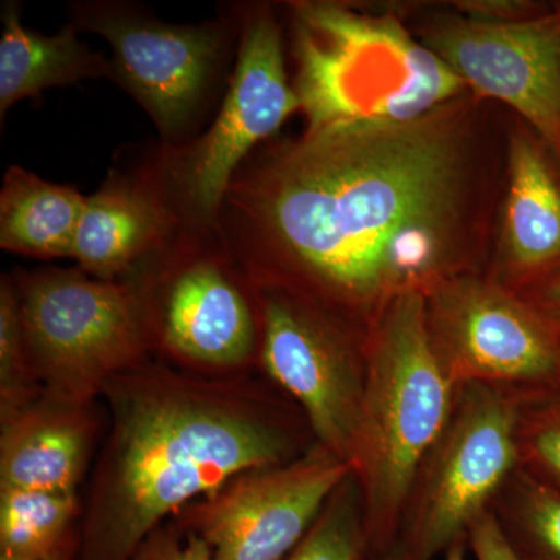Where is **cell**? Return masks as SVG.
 I'll return each mask as SVG.
<instances>
[{
  "mask_svg": "<svg viewBox=\"0 0 560 560\" xmlns=\"http://www.w3.org/2000/svg\"><path fill=\"white\" fill-rule=\"evenodd\" d=\"M86 195L11 165L0 189V248L33 259H72Z\"/></svg>",
  "mask_w": 560,
  "mask_h": 560,
  "instance_id": "18",
  "label": "cell"
},
{
  "mask_svg": "<svg viewBox=\"0 0 560 560\" xmlns=\"http://www.w3.org/2000/svg\"><path fill=\"white\" fill-rule=\"evenodd\" d=\"M425 294H397L364 334L363 410L352 471L363 493L371 551L393 544L420 467L458 396L431 342Z\"/></svg>",
  "mask_w": 560,
  "mask_h": 560,
  "instance_id": "3",
  "label": "cell"
},
{
  "mask_svg": "<svg viewBox=\"0 0 560 560\" xmlns=\"http://www.w3.org/2000/svg\"><path fill=\"white\" fill-rule=\"evenodd\" d=\"M234 9L237 55L215 117L197 138L176 147L158 143L136 165L187 230L215 228L221 202L242 165L301 110L275 10L259 2Z\"/></svg>",
  "mask_w": 560,
  "mask_h": 560,
  "instance_id": "5",
  "label": "cell"
},
{
  "mask_svg": "<svg viewBox=\"0 0 560 560\" xmlns=\"http://www.w3.org/2000/svg\"><path fill=\"white\" fill-rule=\"evenodd\" d=\"M293 88L305 130L420 119L469 88L394 14L290 3Z\"/></svg>",
  "mask_w": 560,
  "mask_h": 560,
  "instance_id": "4",
  "label": "cell"
},
{
  "mask_svg": "<svg viewBox=\"0 0 560 560\" xmlns=\"http://www.w3.org/2000/svg\"><path fill=\"white\" fill-rule=\"evenodd\" d=\"M418 38L475 97L517 110L560 165V5L521 20L447 14Z\"/></svg>",
  "mask_w": 560,
  "mask_h": 560,
  "instance_id": "11",
  "label": "cell"
},
{
  "mask_svg": "<svg viewBox=\"0 0 560 560\" xmlns=\"http://www.w3.org/2000/svg\"><path fill=\"white\" fill-rule=\"evenodd\" d=\"M529 445L541 466L560 480V412L537 427Z\"/></svg>",
  "mask_w": 560,
  "mask_h": 560,
  "instance_id": "25",
  "label": "cell"
},
{
  "mask_svg": "<svg viewBox=\"0 0 560 560\" xmlns=\"http://www.w3.org/2000/svg\"><path fill=\"white\" fill-rule=\"evenodd\" d=\"M467 540L477 560H521L504 536L495 512L488 511L470 526Z\"/></svg>",
  "mask_w": 560,
  "mask_h": 560,
  "instance_id": "24",
  "label": "cell"
},
{
  "mask_svg": "<svg viewBox=\"0 0 560 560\" xmlns=\"http://www.w3.org/2000/svg\"><path fill=\"white\" fill-rule=\"evenodd\" d=\"M431 342L456 385L545 381L560 368V330L499 280L464 272L427 291Z\"/></svg>",
  "mask_w": 560,
  "mask_h": 560,
  "instance_id": "12",
  "label": "cell"
},
{
  "mask_svg": "<svg viewBox=\"0 0 560 560\" xmlns=\"http://www.w3.org/2000/svg\"><path fill=\"white\" fill-rule=\"evenodd\" d=\"M517 408L493 385H460L440 440L422 467L405 510L404 540L394 560H433L474 525L506 482L521 456Z\"/></svg>",
  "mask_w": 560,
  "mask_h": 560,
  "instance_id": "9",
  "label": "cell"
},
{
  "mask_svg": "<svg viewBox=\"0 0 560 560\" xmlns=\"http://www.w3.org/2000/svg\"><path fill=\"white\" fill-rule=\"evenodd\" d=\"M259 366L307 420L313 440L352 467L364 397L359 335L313 302L279 287L257 285Z\"/></svg>",
  "mask_w": 560,
  "mask_h": 560,
  "instance_id": "10",
  "label": "cell"
},
{
  "mask_svg": "<svg viewBox=\"0 0 560 560\" xmlns=\"http://www.w3.org/2000/svg\"><path fill=\"white\" fill-rule=\"evenodd\" d=\"M179 224L138 168H113L86 195L72 259L95 279L124 280L161 249Z\"/></svg>",
  "mask_w": 560,
  "mask_h": 560,
  "instance_id": "15",
  "label": "cell"
},
{
  "mask_svg": "<svg viewBox=\"0 0 560 560\" xmlns=\"http://www.w3.org/2000/svg\"><path fill=\"white\" fill-rule=\"evenodd\" d=\"M102 431L97 401L79 404L43 393L0 425V489L80 492L97 458Z\"/></svg>",
  "mask_w": 560,
  "mask_h": 560,
  "instance_id": "14",
  "label": "cell"
},
{
  "mask_svg": "<svg viewBox=\"0 0 560 560\" xmlns=\"http://www.w3.org/2000/svg\"><path fill=\"white\" fill-rule=\"evenodd\" d=\"M511 492L503 488L504 536L521 560H560V493L533 478L515 480Z\"/></svg>",
  "mask_w": 560,
  "mask_h": 560,
  "instance_id": "21",
  "label": "cell"
},
{
  "mask_svg": "<svg viewBox=\"0 0 560 560\" xmlns=\"http://www.w3.org/2000/svg\"><path fill=\"white\" fill-rule=\"evenodd\" d=\"M33 368L9 272L0 279V425L10 422L43 396Z\"/></svg>",
  "mask_w": 560,
  "mask_h": 560,
  "instance_id": "22",
  "label": "cell"
},
{
  "mask_svg": "<svg viewBox=\"0 0 560 560\" xmlns=\"http://www.w3.org/2000/svg\"><path fill=\"white\" fill-rule=\"evenodd\" d=\"M79 541L80 534L73 539H70L68 544L62 545L60 550L51 552L50 556H46V558H40L36 560H75L77 550H79ZM0 560H9V559H0Z\"/></svg>",
  "mask_w": 560,
  "mask_h": 560,
  "instance_id": "27",
  "label": "cell"
},
{
  "mask_svg": "<svg viewBox=\"0 0 560 560\" xmlns=\"http://www.w3.org/2000/svg\"><path fill=\"white\" fill-rule=\"evenodd\" d=\"M385 560L394 559L388 555V558H385ZM444 560H466V540L456 541L452 548H448V550L445 551Z\"/></svg>",
  "mask_w": 560,
  "mask_h": 560,
  "instance_id": "28",
  "label": "cell"
},
{
  "mask_svg": "<svg viewBox=\"0 0 560 560\" xmlns=\"http://www.w3.org/2000/svg\"><path fill=\"white\" fill-rule=\"evenodd\" d=\"M80 492L0 489V559L36 560L79 536Z\"/></svg>",
  "mask_w": 560,
  "mask_h": 560,
  "instance_id": "19",
  "label": "cell"
},
{
  "mask_svg": "<svg viewBox=\"0 0 560 560\" xmlns=\"http://www.w3.org/2000/svg\"><path fill=\"white\" fill-rule=\"evenodd\" d=\"M22 334L44 393L79 404L154 359L138 283L77 268L9 272Z\"/></svg>",
  "mask_w": 560,
  "mask_h": 560,
  "instance_id": "7",
  "label": "cell"
},
{
  "mask_svg": "<svg viewBox=\"0 0 560 560\" xmlns=\"http://www.w3.org/2000/svg\"><path fill=\"white\" fill-rule=\"evenodd\" d=\"M350 474L315 442L289 463L238 475L173 518L209 545L210 560H282Z\"/></svg>",
  "mask_w": 560,
  "mask_h": 560,
  "instance_id": "13",
  "label": "cell"
},
{
  "mask_svg": "<svg viewBox=\"0 0 560 560\" xmlns=\"http://www.w3.org/2000/svg\"><path fill=\"white\" fill-rule=\"evenodd\" d=\"M508 283H536L560 270V165L530 128L508 143V189L499 237Z\"/></svg>",
  "mask_w": 560,
  "mask_h": 560,
  "instance_id": "16",
  "label": "cell"
},
{
  "mask_svg": "<svg viewBox=\"0 0 560 560\" xmlns=\"http://www.w3.org/2000/svg\"><path fill=\"white\" fill-rule=\"evenodd\" d=\"M523 298L560 330V270L534 283L529 293Z\"/></svg>",
  "mask_w": 560,
  "mask_h": 560,
  "instance_id": "26",
  "label": "cell"
},
{
  "mask_svg": "<svg viewBox=\"0 0 560 560\" xmlns=\"http://www.w3.org/2000/svg\"><path fill=\"white\" fill-rule=\"evenodd\" d=\"M130 560H210V548L171 518L142 541Z\"/></svg>",
  "mask_w": 560,
  "mask_h": 560,
  "instance_id": "23",
  "label": "cell"
},
{
  "mask_svg": "<svg viewBox=\"0 0 560 560\" xmlns=\"http://www.w3.org/2000/svg\"><path fill=\"white\" fill-rule=\"evenodd\" d=\"M0 36V120L18 102L38 97L50 88L69 86L88 79L110 80L109 58L90 49L79 31L66 25L55 35L25 28L21 3H2Z\"/></svg>",
  "mask_w": 560,
  "mask_h": 560,
  "instance_id": "17",
  "label": "cell"
},
{
  "mask_svg": "<svg viewBox=\"0 0 560 560\" xmlns=\"http://www.w3.org/2000/svg\"><path fill=\"white\" fill-rule=\"evenodd\" d=\"M478 101L470 92L420 119L257 149L221 202L220 237L256 285L289 290L355 335L370 329L394 296L464 275L481 248Z\"/></svg>",
  "mask_w": 560,
  "mask_h": 560,
  "instance_id": "1",
  "label": "cell"
},
{
  "mask_svg": "<svg viewBox=\"0 0 560 560\" xmlns=\"http://www.w3.org/2000/svg\"><path fill=\"white\" fill-rule=\"evenodd\" d=\"M267 382L201 377L158 359L110 381L75 560H130L183 508L307 452V420Z\"/></svg>",
  "mask_w": 560,
  "mask_h": 560,
  "instance_id": "2",
  "label": "cell"
},
{
  "mask_svg": "<svg viewBox=\"0 0 560 560\" xmlns=\"http://www.w3.org/2000/svg\"><path fill=\"white\" fill-rule=\"evenodd\" d=\"M69 24L108 40L110 81L149 114L161 145H183L208 127L234 70V5L215 20L172 24L136 2L83 0L70 3Z\"/></svg>",
  "mask_w": 560,
  "mask_h": 560,
  "instance_id": "8",
  "label": "cell"
},
{
  "mask_svg": "<svg viewBox=\"0 0 560 560\" xmlns=\"http://www.w3.org/2000/svg\"><path fill=\"white\" fill-rule=\"evenodd\" d=\"M370 552L363 493L352 471L282 560H368Z\"/></svg>",
  "mask_w": 560,
  "mask_h": 560,
  "instance_id": "20",
  "label": "cell"
},
{
  "mask_svg": "<svg viewBox=\"0 0 560 560\" xmlns=\"http://www.w3.org/2000/svg\"><path fill=\"white\" fill-rule=\"evenodd\" d=\"M128 278L145 305L154 359L210 378L257 370L259 290L217 228H178Z\"/></svg>",
  "mask_w": 560,
  "mask_h": 560,
  "instance_id": "6",
  "label": "cell"
}]
</instances>
